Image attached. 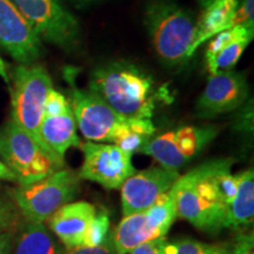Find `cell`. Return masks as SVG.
Segmentation results:
<instances>
[{"label": "cell", "instance_id": "6da1fadb", "mask_svg": "<svg viewBox=\"0 0 254 254\" xmlns=\"http://www.w3.org/2000/svg\"><path fill=\"white\" fill-rule=\"evenodd\" d=\"M232 165L231 158L211 159L179 176L171 189L177 218L199 231L220 232L237 190Z\"/></svg>", "mask_w": 254, "mask_h": 254}, {"label": "cell", "instance_id": "7a4b0ae2", "mask_svg": "<svg viewBox=\"0 0 254 254\" xmlns=\"http://www.w3.org/2000/svg\"><path fill=\"white\" fill-rule=\"evenodd\" d=\"M90 91L126 118L151 119L159 93L153 78L127 62H114L92 72Z\"/></svg>", "mask_w": 254, "mask_h": 254}, {"label": "cell", "instance_id": "3957f363", "mask_svg": "<svg viewBox=\"0 0 254 254\" xmlns=\"http://www.w3.org/2000/svg\"><path fill=\"white\" fill-rule=\"evenodd\" d=\"M144 24L155 55L165 66L174 68L190 58L196 37V19L173 0H151Z\"/></svg>", "mask_w": 254, "mask_h": 254}, {"label": "cell", "instance_id": "277c9868", "mask_svg": "<svg viewBox=\"0 0 254 254\" xmlns=\"http://www.w3.org/2000/svg\"><path fill=\"white\" fill-rule=\"evenodd\" d=\"M0 155L19 185H30L64 167V160L9 120L0 128Z\"/></svg>", "mask_w": 254, "mask_h": 254}, {"label": "cell", "instance_id": "5b68a950", "mask_svg": "<svg viewBox=\"0 0 254 254\" xmlns=\"http://www.w3.org/2000/svg\"><path fill=\"white\" fill-rule=\"evenodd\" d=\"M78 68H64V79L69 87V104L78 128L88 141L113 144L124 131L129 119L117 113L90 90L77 86Z\"/></svg>", "mask_w": 254, "mask_h": 254}, {"label": "cell", "instance_id": "8992f818", "mask_svg": "<svg viewBox=\"0 0 254 254\" xmlns=\"http://www.w3.org/2000/svg\"><path fill=\"white\" fill-rule=\"evenodd\" d=\"M11 84V120L46 148L39 128L47 95L53 88L49 72L40 65H19L14 68Z\"/></svg>", "mask_w": 254, "mask_h": 254}, {"label": "cell", "instance_id": "52a82bcc", "mask_svg": "<svg viewBox=\"0 0 254 254\" xmlns=\"http://www.w3.org/2000/svg\"><path fill=\"white\" fill-rule=\"evenodd\" d=\"M79 183L78 173L62 168L39 182L19 185L12 190V200L27 221L45 224L57 209L77 196Z\"/></svg>", "mask_w": 254, "mask_h": 254}, {"label": "cell", "instance_id": "ba28073f", "mask_svg": "<svg viewBox=\"0 0 254 254\" xmlns=\"http://www.w3.org/2000/svg\"><path fill=\"white\" fill-rule=\"evenodd\" d=\"M41 40L71 53L80 46V25L62 0H11Z\"/></svg>", "mask_w": 254, "mask_h": 254}, {"label": "cell", "instance_id": "9c48e42d", "mask_svg": "<svg viewBox=\"0 0 254 254\" xmlns=\"http://www.w3.org/2000/svg\"><path fill=\"white\" fill-rule=\"evenodd\" d=\"M219 131L220 127L215 125L178 127L151 138L139 152L150 155L160 166L178 171L198 157Z\"/></svg>", "mask_w": 254, "mask_h": 254}, {"label": "cell", "instance_id": "30bf717a", "mask_svg": "<svg viewBox=\"0 0 254 254\" xmlns=\"http://www.w3.org/2000/svg\"><path fill=\"white\" fill-rule=\"evenodd\" d=\"M177 219L171 190L145 211L128 214L112 232L114 245L119 254H128L141 244L166 237Z\"/></svg>", "mask_w": 254, "mask_h": 254}, {"label": "cell", "instance_id": "8fae6325", "mask_svg": "<svg viewBox=\"0 0 254 254\" xmlns=\"http://www.w3.org/2000/svg\"><path fill=\"white\" fill-rule=\"evenodd\" d=\"M84 161L78 176L99 184L106 190H120L127 178L135 172L132 155L114 144L86 141L80 146Z\"/></svg>", "mask_w": 254, "mask_h": 254}, {"label": "cell", "instance_id": "7c38bea8", "mask_svg": "<svg viewBox=\"0 0 254 254\" xmlns=\"http://www.w3.org/2000/svg\"><path fill=\"white\" fill-rule=\"evenodd\" d=\"M249 95V82L243 73L230 69L211 74L196 101V114L202 119H212L233 112L244 106Z\"/></svg>", "mask_w": 254, "mask_h": 254}, {"label": "cell", "instance_id": "4fadbf2b", "mask_svg": "<svg viewBox=\"0 0 254 254\" xmlns=\"http://www.w3.org/2000/svg\"><path fill=\"white\" fill-rule=\"evenodd\" d=\"M0 47L20 65H32L43 55L39 36L11 0H0Z\"/></svg>", "mask_w": 254, "mask_h": 254}, {"label": "cell", "instance_id": "5bb4252c", "mask_svg": "<svg viewBox=\"0 0 254 254\" xmlns=\"http://www.w3.org/2000/svg\"><path fill=\"white\" fill-rule=\"evenodd\" d=\"M179 176L178 171L163 166L135 171L120 187L124 217L151 207L161 195L172 189Z\"/></svg>", "mask_w": 254, "mask_h": 254}, {"label": "cell", "instance_id": "9a60e30c", "mask_svg": "<svg viewBox=\"0 0 254 254\" xmlns=\"http://www.w3.org/2000/svg\"><path fill=\"white\" fill-rule=\"evenodd\" d=\"M95 213V206L90 202H68L57 209L47 219L46 225L64 247L81 246L88 225Z\"/></svg>", "mask_w": 254, "mask_h": 254}, {"label": "cell", "instance_id": "2e32d148", "mask_svg": "<svg viewBox=\"0 0 254 254\" xmlns=\"http://www.w3.org/2000/svg\"><path fill=\"white\" fill-rule=\"evenodd\" d=\"M77 129V122L69 107L56 116H44L40 124L39 135L47 150L64 160L68 148H80L81 141Z\"/></svg>", "mask_w": 254, "mask_h": 254}, {"label": "cell", "instance_id": "e0dca14e", "mask_svg": "<svg viewBox=\"0 0 254 254\" xmlns=\"http://www.w3.org/2000/svg\"><path fill=\"white\" fill-rule=\"evenodd\" d=\"M237 190L227 209L224 228L239 230L253 224L254 219V171L236 174Z\"/></svg>", "mask_w": 254, "mask_h": 254}, {"label": "cell", "instance_id": "ac0fdd59", "mask_svg": "<svg viewBox=\"0 0 254 254\" xmlns=\"http://www.w3.org/2000/svg\"><path fill=\"white\" fill-rule=\"evenodd\" d=\"M64 246L45 224L25 220L14 236L12 254H62Z\"/></svg>", "mask_w": 254, "mask_h": 254}, {"label": "cell", "instance_id": "d6986e66", "mask_svg": "<svg viewBox=\"0 0 254 254\" xmlns=\"http://www.w3.org/2000/svg\"><path fill=\"white\" fill-rule=\"evenodd\" d=\"M240 0H214L202 7V13L196 20V37L190 49V57L205 41L211 39L219 32L227 30L232 15Z\"/></svg>", "mask_w": 254, "mask_h": 254}, {"label": "cell", "instance_id": "ffe728a7", "mask_svg": "<svg viewBox=\"0 0 254 254\" xmlns=\"http://www.w3.org/2000/svg\"><path fill=\"white\" fill-rule=\"evenodd\" d=\"M154 133L155 126L151 119L131 118L113 144L126 153L133 155V153L140 151L142 146L151 138H153Z\"/></svg>", "mask_w": 254, "mask_h": 254}, {"label": "cell", "instance_id": "44dd1931", "mask_svg": "<svg viewBox=\"0 0 254 254\" xmlns=\"http://www.w3.org/2000/svg\"><path fill=\"white\" fill-rule=\"evenodd\" d=\"M252 40L253 38L250 37L243 38V39H239L222 47L214 56L206 58V67H207L209 74L233 69Z\"/></svg>", "mask_w": 254, "mask_h": 254}, {"label": "cell", "instance_id": "7402d4cb", "mask_svg": "<svg viewBox=\"0 0 254 254\" xmlns=\"http://www.w3.org/2000/svg\"><path fill=\"white\" fill-rule=\"evenodd\" d=\"M164 254H233V247L206 244L194 239L166 240Z\"/></svg>", "mask_w": 254, "mask_h": 254}, {"label": "cell", "instance_id": "603a6c76", "mask_svg": "<svg viewBox=\"0 0 254 254\" xmlns=\"http://www.w3.org/2000/svg\"><path fill=\"white\" fill-rule=\"evenodd\" d=\"M25 220L13 200L0 199V234L17 233Z\"/></svg>", "mask_w": 254, "mask_h": 254}, {"label": "cell", "instance_id": "cb8c5ba5", "mask_svg": "<svg viewBox=\"0 0 254 254\" xmlns=\"http://www.w3.org/2000/svg\"><path fill=\"white\" fill-rule=\"evenodd\" d=\"M110 234V217L106 211L95 213L85 233L82 245L98 246L103 244Z\"/></svg>", "mask_w": 254, "mask_h": 254}, {"label": "cell", "instance_id": "d4e9b609", "mask_svg": "<svg viewBox=\"0 0 254 254\" xmlns=\"http://www.w3.org/2000/svg\"><path fill=\"white\" fill-rule=\"evenodd\" d=\"M234 26L254 27V0H240L228 23V28Z\"/></svg>", "mask_w": 254, "mask_h": 254}, {"label": "cell", "instance_id": "484cf974", "mask_svg": "<svg viewBox=\"0 0 254 254\" xmlns=\"http://www.w3.org/2000/svg\"><path fill=\"white\" fill-rule=\"evenodd\" d=\"M62 254H119L116 245H114L112 232H110L109 237L103 244L98 246H75L64 247Z\"/></svg>", "mask_w": 254, "mask_h": 254}, {"label": "cell", "instance_id": "4316f807", "mask_svg": "<svg viewBox=\"0 0 254 254\" xmlns=\"http://www.w3.org/2000/svg\"><path fill=\"white\" fill-rule=\"evenodd\" d=\"M71 107L69 100L59 91L52 90L50 91L49 95H47L46 104H45V114L44 116H56L64 112V111L68 110Z\"/></svg>", "mask_w": 254, "mask_h": 254}, {"label": "cell", "instance_id": "83f0119b", "mask_svg": "<svg viewBox=\"0 0 254 254\" xmlns=\"http://www.w3.org/2000/svg\"><path fill=\"white\" fill-rule=\"evenodd\" d=\"M165 243H166V237L157 238L136 246L128 254H164Z\"/></svg>", "mask_w": 254, "mask_h": 254}, {"label": "cell", "instance_id": "f1b7e54d", "mask_svg": "<svg viewBox=\"0 0 254 254\" xmlns=\"http://www.w3.org/2000/svg\"><path fill=\"white\" fill-rule=\"evenodd\" d=\"M233 247V254H254L253 236H241Z\"/></svg>", "mask_w": 254, "mask_h": 254}, {"label": "cell", "instance_id": "f546056e", "mask_svg": "<svg viewBox=\"0 0 254 254\" xmlns=\"http://www.w3.org/2000/svg\"><path fill=\"white\" fill-rule=\"evenodd\" d=\"M15 233L0 234V254H12Z\"/></svg>", "mask_w": 254, "mask_h": 254}, {"label": "cell", "instance_id": "4dcf8cb0", "mask_svg": "<svg viewBox=\"0 0 254 254\" xmlns=\"http://www.w3.org/2000/svg\"><path fill=\"white\" fill-rule=\"evenodd\" d=\"M0 179L7 180V182L17 183V178H15L14 174L8 170L7 166H6V165L2 163L1 160H0Z\"/></svg>", "mask_w": 254, "mask_h": 254}, {"label": "cell", "instance_id": "1f68e13d", "mask_svg": "<svg viewBox=\"0 0 254 254\" xmlns=\"http://www.w3.org/2000/svg\"><path fill=\"white\" fill-rule=\"evenodd\" d=\"M62 1L67 2V4L78 9H82L85 7H88V6L93 5L95 1H98V0H62Z\"/></svg>", "mask_w": 254, "mask_h": 254}, {"label": "cell", "instance_id": "d6a6232c", "mask_svg": "<svg viewBox=\"0 0 254 254\" xmlns=\"http://www.w3.org/2000/svg\"><path fill=\"white\" fill-rule=\"evenodd\" d=\"M0 78L5 81V84L7 85V86H9V82H11V80H9L7 67H6V64L4 62V59L1 58V56H0Z\"/></svg>", "mask_w": 254, "mask_h": 254}, {"label": "cell", "instance_id": "836d02e7", "mask_svg": "<svg viewBox=\"0 0 254 254\" xmlns=\"http://www.w3.org/2000/svg\"><path fill=\"white\" fill-rule=\"evenodd\" d=\"M199 4L201 7H205V6H207L208 4H211L212 1H214V0H198Z\"/></svg>", "mask_w": 254, "mask_h": 254}]
</instances>
